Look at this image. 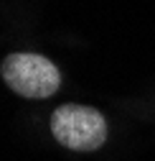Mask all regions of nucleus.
I'll return each instance as SVG.
<instances>
[{
	"label": "nucleus",
	"mask_w": 155,
	"mask_h": 161,
	"mask_svg": "<svg viewBox=\"0 0 155 161\" xmlns=\"http://www.w3.org/2000/svg\"><path fill=\"white\" fill-rule=\"evenodd\" d=\"M51 133L61 146L74 151H97L107 138L102 113L84 105H61L51 115Z\"/></svg>",
	"instance_id": "f257e3e1"
},
{
	"label": "nucleus",
	"mask_w": 155,
	"mask_h": 161,
	"mask_svg": "<svg viewBox=\"0 0 155 161\" xmlns=\"http://www.w3.org/2000/svg\"><path fill=\"white\" fill-rule=\"evenodd\" d=\"M3 79L5 85L23 95L41 100L59 90V69L53 62L38 54H10L3 59Z\"/></svg>",
	"instance_id": "f03ea898"
}]
</instances>
